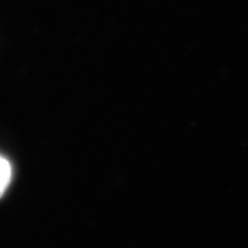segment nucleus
<instances>
[{
  "label": "nucleus",
  "mask_w": 248,
  "mask_h": 248,
  "mask_svg": "<svg viewBox=\"0 0 248 248\" xmlns=\"http://www.w3.org/2000/svg\"><path fill=\"white\" fill-rule=\"evenodd\" d=\"M13 177V169L9 161L0 155V198L5 194Z\"/></svg>",
  "instance_id": "1"
}]
</instances>
